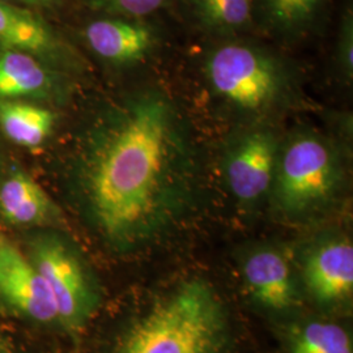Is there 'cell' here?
<instances>
[{
  "label": "cell",
  "instance_id": "obj_1",
  "mask_svg": "<svg viewBox=\"0 0 353 353\" xmlns=\"http://www.w3.org/2000/svg\"><path fill=\"white\" fill-rule=\"evenodd\" d=\"M71 165L89 221L109 246L128 252L161 236L185 211L199 160L176 101L147 88L99 112Z\"/></svg>",
  "mask_w": 353,
  "mask_h": 353
},
{
  "label": "cell",
  "instance_id": "obj_2",
  "mask_svg": "<svg viewBox=\"0 0 353 353\" xmlns=\"http://www.w3.org/2000/svg\"><path fill=\"white\" fill-rule=\"evenodd\" d=\"M229 323L205 281L178 284L127 328L114 353H224Z\"/></svg>",
  "mask_w": 353,
  "mask_h": 353
},
{
  "label": "cell",
  "instance_id": "obj_3",
  "mask_svg": "<svg viewBox=\"0 0 353 353\" xmlns=\"http://www.w3.org/2000/svg\"><path fill=\"white\" fill-rule=\"evenodd\" d=\"M205 75L214 93L243 114L272 113L290 93V76L281 62L245 42H228L211 51Z\"/></svg>",
  "mask_w": 353,
  "mask_h": 353
},
{
  "label": "cell",
  "instance_id": "obj_4",
  "mask_svg": "<svg viewBox=\"0 0 353 353\" xmlns=\"http://www.w3.org/2000/svg\"><path fill=\"white\" fill-rule=\"evenodd\" d=\"M343 161L327 138L303 131L280 144L271 189L279 208L290 216H306L326 207L341 189Z\"/></svg>",
  "mask_w": 353,
  "mask_h": 353
},
{
  "label": "cell",
  "instance_id": "obj_5",
  "mask_svg": "<svg viewBox=\"0 0 353 353\" xmlns=\"http://www.w3.org/2000/svg\"><path fill=\"white\" fill-rule=\"evenodd\" d=\"M50 292L58 326L79 332L100 303L99 290L83 259L62 236L43 232L32 237L26 250Z\"/></svg>",
  "mask_w": 353,
  "mask_h": 353
},
{
  "label": "cell",
  "instance_id": "obj_6",
  "mask_svg": "<svg viewBox=\"0 0 353 353\" xmlns=\"http://www.w3.org/2000/svg\"><path fill=\"white\" fill-rule=\"evenodd\" d=\"M0 307L43 326H58L50 292L32 259L0 230Z\"/></svg>",
  "mask_w": 353,
  "mask_h": 353
},
{
  "label": "cell",
  "instance_id": "obj_7",
  "mask_svg": "<svg viewBox=\"0 0 353 353\" xmlns=\"http://www.w3.org/2000/svg\"><path fill=\"white\" fill-rule=\"evenodd\" d=\"M280 144L276 134L265 128L248 131L232 143L224 168L229 190L239 202L256 203L270 191Z\"/></svg>",
  "mask_w": 353,
  "mask_h": 353
},
{
  "label": "cell",
  "instance_id": "obj_8",
  "mask_svg": "<svg viewBox=\"0 0 353 353\" xmlns=\"http://www.w3.org/2000/svg\"><path fill=\"white\" fill-rule=\"evenodd\" d=\"M0 220L14 228H55L63 214L33 176L12 169L0 182Z\"/></svg>",
  "mask_w": 353,
  "mask_h": 353
},
{
  "label": "cell",
  "instance_id": "obj_9",
  "mask_svg": "<svg viewBox=\"0 0 353 353\" xmlns=\"http://www.w3.org/2000/svg\"><path fill=\"white\" fill-rule=\"evenodd\" d=\"M303 278L310 293L321 303H338L353 290V246L334 237L316 245L305 259Z\"/></svg>",
  "mask_w": 353,
  "mask_h": 353
},
{
  "label": "cell",
  "instance_id": "obj_10",
  "mask_svg": "<svg viewBox=\"0 0 353 353\" xmlns=\"http://www.w3.org/2000/svg\"><path fill=\"white\" fill-rule=\"evenodd\" d=\"M85 39L100 58L113 64L138 63L156 46L151 26L128 17L92 21L85 29Z\"/></svg>",
  "mask_w": 353,
  "mask_h": 353
},
{
  "label": "cell",
  "instance_id": "obj_11",
  "mask_svg": "<svg viewBox=\"0 0 353 353\" xmlns=\"http://www.w3.org/2000/svg\"><path fill=\"white\" fill-rule=\"evenodd\" d=\"M0 49L24 51L48 63H62L67 49L34 13L0 0Z\"/></svg>",
  "mask_w": 353,
  "mask_h": 353
},
{
  "label": "cell",
  "instance_id": "obj_12",
  "mask_svg": "<svg viewBox=\"0 0 353 353\" xmlns=\"http://www.w3.org/2000/svg\"><path fill=\"white\" fill-rule=\"evenodd\" d=\"M243 272L254 299L265 307L285 310L297 303L290 263L283 252L275 249L252 252Z\"/></svg>",
  "mask_w": 353,
  "mask_h": 353
},
{
  "label": "cell",
  "instance_id": "obj_13",
  "mask_svg": "<svg viewBox=\"0 0 353 353\" xmlns=\"http://www.w3.org/2000/svg\"><path fill=\"white\" fill-rule=\"evenodd\" d=\"M57 88L55 74L37 57L0 49V100L49 97Z\"/></svg>",
  "mask_w": 353,
  "mask_h": 353
},
{
  "label": "cell",
  "instance_id": "obj_14",
  "mask_svg": "<svg viewBox=\"0 0 353 353\" xmlns=\"http://www.w3.org/2000/svg\"><path fill=\"white\" fill-rule=\"evenodd\" d=\"M57 115L50 109L21 100H0V128L7 139L26 148H36L49 139Z\"/></svg>",
  "mask_w": 353,
  "mask_h": 353
},
{
  "label": "cell",
  "instance_id": "obj_15",
  "mask_svg": "<svg viewBox=\"0 0 353 353\" xmlns=\"http://www.w3.org/2000/svg\"><path fill=\"white\" fill-rule=\"evenodd\" d=\"M322 6L323 0H254V14L275 34L297 37L314 24Z\"/></svg>",
  "mask_w": 353,
  "mask_h": 353
},
{
  "label": "cell",
  "instance_id": "obj_16",
  "mask_svg": "<svg viewBox=\"0 0 353 353\" xmlns=\"http://www.w3.org/2000/svg\"><path fill=\"white\" fill-rule=\"evenodd\" d=\"M199 24L216 34L232 36L252 26L254 0H191Z\"/></svg>",
  "mask_w": 353,
  "mask_h": 353
},
{
  "label": "cell",
  "instance_id": "obj_17",
  "mask_svg": "<svg viewBox=\"0 0 353 353\" xmlns=\"http://www.w3.org/2000/svg\"><path fill=\"white\" fill-rule=\"evenodd\" d=\"M292 353H353L352 341L338 325L313 322L297 332Z\"/></svg>",
  "mask_w": 353,
  "mask_h": 353
},
{
  "label": "cell",
  "instance_id": "obj_18",
  "mask_svg": "<svg viewBox=\"0 0 353 353\" xmlns=\"http://www.w3.org/2000/svg\"><path fill=\"white\" fill-rule=\"evenodd\" d=\"M166 0H89V3L106 12L128 19H140L160 10Z\"/></svg>",
  "mask_w": 353,
  "mask_h": 353
},
{
  "label": "cell",
  "instance_id": "obj_19",
  "mask_svg": "<svg viewBox=\"0 0 353 353\" xmlns=\"http://www.w3.org/2000/svg\"><path fill=\"white\" fill-rule=\"evenodd\" d=\"M353 21L352 13L344 14L341 23V39L338 46V61L341 72L347 80L353 77Z\"/></svg>",
  "mask_w": 353,
  "mask_h": 353
},
{
  "label": "cell",
  "instance_id": "obj_20",
  "mask_svg": "<svg viewBox=\"0 0 353 353\" xmlns=\"http://www.w3.org/2000/svg\"><path fill=\"white\" fill-rule=\"evenodd\" d=\"M0 353H21V351L14 347L11 341L0 336Z\"/></svg>",
  "mask_w": 353,
  "mask_h": 353
},
{
  "label": "cell",
  "instance_id": "obj_21",
  "mask_svg": "<svg viewBox=\"0 0 353 353\" xmlns=\"http://www.w3.org/2000/svg\"><path fill=\"white\" fill-rule=\"evenodd\" d=\"M23 1L34 7H48V6L55 4L58 0H23Z\"/></svg>",
  "mask_w": 353,
  "mask_h": 353
},
{
  "label": "cell",
  "instance_id": "obj_22",
  "mask_svg": "<svg viewBox=\"0 0 353 353\" xmlns=\"http://www.w3.org/2000/svg\"><path fill=\"white\" fill-rule=\"evenodd\" d=\"M3 1H7V0H3Z\"/></svg>",
  "mask_w": 353,
  "mask_h": 353
}]
</instances>
